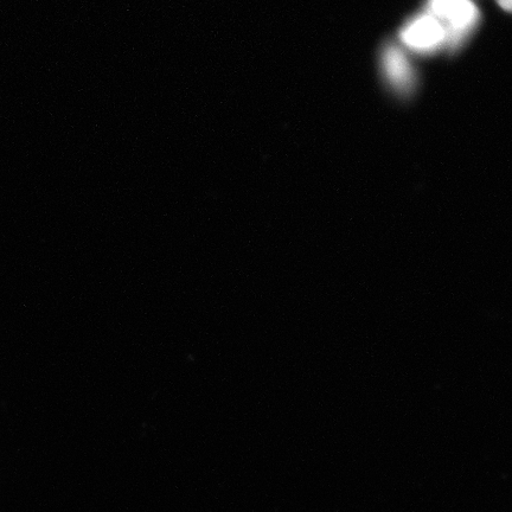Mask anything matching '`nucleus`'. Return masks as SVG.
<instances>
[{
  "label": "nucleus",
  "mask_w": 512,
  "mask_h": 512,
  "mask_svg": "<svg viewBox=\"0 0 512 512\" xmlns=\"http://www.w3.org/2000/svg\"><path fill=\"white\" fill-rule=\"evenodd\" d=\"M427 12L443 24L446 47L452 53L463 47L480 21V12L471 0H428Z\"/></svg>",
  "instance_id": "f257e3e1"
},
{
  "label": "nucleus",
  "mask_w": 512,
  "mask_h": 512,
  "mask_svg": "<svg viewBox=\"0 0 512 512\" xmlns=\"http://www.w3.org/2000/svg\"><path fill=\"white\" fill-rule=\"evenodd\" d=\"M400 40L414 53L431 55L446 47V31L437 18L425 12L409 19L400 32Z\"/></svg>",
  "instance_id": "f03ea898"
},
{
  "label": "nucleus",
  "mask_w": 512,
  "mask_h": 512,
  "mask_svg": "<svg viewBox=\"0 0 512 512\" xmlns=\"http://www.w3.org/2000/svg\"><path fill=\"white\" fill-rule=\"evenodd\" d=\"M381 68L384 79L396 95L407 98L414 93L418 78L411 60L399 46L389 42L383 47Z\"/></svg>",
  "instance_id": "7ed1b4c3"
},
{
  "label": "nucleus",
  "mask_w": 512,
  "mask_h": 512,
  "mask_svg": "<svg viewBox=\"0 0 512 512\" xmlns=\"http://www.w3.org/2000/svg\"><path fill=\"white\" fill-rule=\"evenodd\" d=\"M498 3L505 11L511 10V0H498Z\"/></svg>",
  "instance_id": "20e7f679"
}]
</instances>
